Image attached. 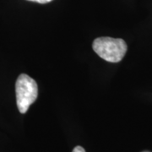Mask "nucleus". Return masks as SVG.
<instances>
[{
	"instance_id": "nucleus-1",
	"label": "nucleus",
	"mask_w": 152,
	"mask_h": 152,
	"mask_svg": "<svg viewBox=\"0 0 152 152\" xmlns=\"http://www.w3.org/2000/svg\"><path fill=\"white\" fill-rule=\"evenodd\" d=\"M92 48L100 58L110 63L120 62L128 50L124 40L108 37L96 38L93 42Z\"/></svg>"
},
{
	"instance_id": "nucleus-2",
	"label": "nucleus",
	"mask_w": 152,
	"mask_h": 152,
	"mask_svg": "<svg viewBox=\"0 0 152 152\" xmlns=\"http://www.w3.org/2000/svg\"><path fill=\"white\" fill-rule=\"evenodd\" d=\"M15 93L18 109L22 114L26 113L30 106L35 102L38 96V86L35 80L26 74L17 78Z\"/></svg>"
},
{
	"instance_id": "nucleus-3",
	"label": "nucleus",
	"mask_w": 152,
	"mask_h": 152,
	"mask_svg": "<svg viewBox=\"0 0 152 152\" xmlns=\"http://www.w3.org/2000/svg\"><path fill=\"white\" fill-rule=\"evenodd\" d=\"M72 152H86V151H85V149L82 146L78 145V146L75 147V149L73 150V151Z\"/></svg>"
},
{
	"instance_id": "nucleus-4",
	"label": "nucleus",
	"mask_w": 152,
	"mask_h": 152,
	"mask_svg": "<svg viewBox=\"0 0 152 152\" xmlns=\"http://www.w3.org/2000/svg\"><path fill=\"white\" fill-rule=\"evenodd\" d=\"M28 1H31V2H37V3H39V4H47V3H49L53 0H28Z\"/></svg>"
}]
</instances>
